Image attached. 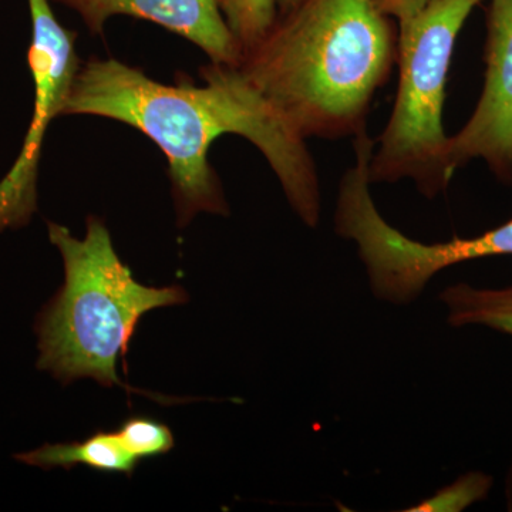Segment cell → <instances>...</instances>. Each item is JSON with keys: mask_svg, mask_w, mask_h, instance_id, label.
I'll use <instances>...</instances> for the list:
<instances>
[{"mask_svg": "<svg viewBox=\"0 0 512 512\" xmlns=\"http://www.w3.org/2000/svg\"><path fill=\"white\" fill-rule=\"evenodd\" d=\"M198 86L150 79L117 59L80 66L62 116L120 121L150 138L168 161L178 225L200 212L229 214L220 178L210 164L211 146L225 134L247 138L266 158L291 204L308 227H318L322 197L318 170L303 138L248 82L238 66L202 67Z\"/></svg>", "mask_w": 512, "mask_h": 512, "instance_id": "1", "label": "cell"}, {"mask_svg": "<svg viewBox=\"0 0 512 512\" xmlns=\"http://www.w3.org/2000/svg\"><path fill=\"white\" fill-rule=\"evenodd\" d=\"M397 60L375 0H302L242 56L249 83L303 138L357 136Z\"/></svg>", "mask_w": 512, "mask_h": 512, "instance_id": "2", "label": "cell"}, {"mask_svg": "<svg viewBox=\"0 0 512 512\" xmlns=\"http://www.w3.org/2000/svg\"><path fill=\"white\" fill-rule=\"evenodd\" d=\"M50 242L62 254L64 284L36 319L40 356L37 369L59 382L96 380L131 393H143L164 403L180 399L154 396L127 386L117 376V360H126L128 343L147 312L188 302L181 286L151 288L138 284L121 262L109 229L100 218H87L83 239L56 222H47Z\"/></svg>", "mask_w": 512, "mask_h": 512, "instance_id": "3", "label": "cell"}, {"mask_svg": "<svg viewBox=\"0 0 512 512\" xmlns=\"http://www.w3.org/2000/svg\"><path fill=\"white\" fill-rule=\"evenodd\" d=\"M478 0H430L399 22V89L389 123L376 141L370 183L413 180L421 194L436 198L450 184L443 109L457 36Z\"/></svg>", "mask_w": 512, "mask_h": 512, "instance_id": "4", "label": "cell"}, {"mask_svg": "<svg viewBox=\"0 0 512 512\" xmlns=\"http://www.w3.org/2000/svg\"><path fill=\"white\" fill-rule=\"evenodd\" d=\"M343 237L356 242L372 292L393 305L416 301L430 279L450 266L512 255V220L478 237L423 244L392 227L373 201L362 202L349 212Z\"/></svg>", "mask_w": 512, "mask_h": 512, "instance_id": "5", "label": "cell"}, {"mask_svg": "<svg viewBox=\"0 0 512 512\" xmlns=\"http://www.w3.org/2000/svg\"><path fill=\"white\" fill-rule=\"evenodd\" d=\"M28 3L32 18L28 62L35 80V113L19 157L0 181V234L25 227L37 211V173L47 127L62 117L82 66L76 53V32L63 28L50 0Z\"/></svg>", "mask_w": 512, "mask_h": 512, "instance_id": "6", "label": "cell"}, {"mask_svg": "<svg viewBox=\"0 0 512 512\" xmlns=\"http://www.w3.org/2000/svg\"><path fill=\"white\" fill-rule=\"evenodd\" d=\"M483 93L470 120L448 141V167L481 158L498 180L512 184V0H491Z\"/></svg>", "mask_w": 512, "mask_h": 512, "instance_id": "7", "label": "cell"}, {"mask_svg": "<svg viewBox=\"0 0 512 512\" xmlns=\"http://www.w3.org/2000/svg\"><path fill=\"white\" fill-rule=\"evenodd\" d=\"M74 10L93 35H103L113 16L148 20L190 40L211 63L239 66L242 52L218 0H50Z\"/></svg>", "mask_w": 512, "mask_h": 512, "instance_id": "8", "label": "cell"}, {"mask_svg": "<svg viewBox=\"0 0 512 512\" xmlns=\"http://www.w3.org/2000/svg\"><path fill=\"white\" fill-rule=\"evenodd\" d=\"M16 460L52 470L62 467L72 470L74 466H87L101 473L126 474L131 476L136 470L140 460L128 453L121 444L116 431H96L83 441L73 443L45 444L28 453L16 454Z\"/></svg>", "mask_w": 512, "mask_h": 512, "instance_id": "9", "label": "cell"}, {"mask_svg": "<svg viewBox=\"0 0 512 512\" xmlns=\"http://www.w3.org/2000/svg\"><path fill=\"white\" fill-rule=\"evenodd\" d=\"M440 301L446 306L447 322L454 328L485 326L512 336V285L488 289L457 284L444 289Z\"/></svg>", "mask_w": 512, "mask_h": 512, "instance_id": "10", "label": "cell"}, {"mask_svg": "<svg viewBox=\"0 0 512 512\" xmlns=\"http://www.w3.org/2000/svg\"><path fill=\"white\" fill-rule=\"evenodd\" d=\"M218 3L242 56L265 39L278 19V0H218Z\"/></svg>", "mask_w": 512, "mask_h": 512, "instance_id": "11", "label": "cell"}, {"mask_svg": "<svg viewBox=\"0 0 512 512\" xmlns=\"http://www.w3.org/2000/svg\"><path fill=\"white\" fill-rule=\"evenodd\" d=\"M128 453L138 460L164 456L174 448L173 431L167 424L147 416H131L116 431Z\"/></svg>", "mask_w": 512, "mask_h": 512, "instance_id": "12", "label": "cell"}, {"mask_svg": "<svg viewBox=\"0 0 512 512\" xmlns=\"http://www.w3.org/2000/svg\"><path fill=\"white\" fill-rule=\"evenodd\" d=\"M493 487V478L484 473H468L456 483L443 488L433 498L423 501L412 511H461L484 500Z\"/></svg>", "mask_w": 512, "mask_h": 512, "instance_id": "13", "label": "cell"}, {"mask_svg": "<svg viewBox=\"0 0 512 512\" xmlns=\"http://www.w3.org/2000/svg\"><path fill=\"white\" fill-rule=\"evenodd\" d=\"M429 2L430 0H375L377 8L382 10L384 15L397 19L399 22L412 18Z\"/></svg>", "mask_w": 512, "mask_h": 512, "instance_id": "14", "label": "cell"}, {"mask_svg": "<svg viewBox=\"0 0 512 512\" xmlns=\"http://www.w3.org/2000/svg\"><path fill=\"white\" fill-rule=\"evenodd\" d=\"M302 0H278V15H284L301 3Z\"/></svg>", "mask_w": 512, "mask_h": 512, "instance_id": "15", "label": "cell"}, {"mask_svg": "<svg viewBox=\"0 0 512 512\" xmlns=\"http://www.w3.org/2000/svg\"><path fill=\"white\" fill-rule=\"evenodd\" d=\"M507 507L508 510L512 511V466L510 470V474H508V480H507Z\"/></svg>", "mask_w": 512, "mask_h": 512, "instance_id": "16", "label": "cell"}, {"mask_svg": "<svg viewBox=\"0 0 512 512\" xmlns=\"http://www.w3.org/2000/svg\"><path fill=\"white\" fill-rule=\"evenodd\" d=\"M478 2H481V0H478Z\"/></svg>", "mask_w": 512, "mask_h": 512, "instance_id": "17", "label": "cell"}]
</instances>
